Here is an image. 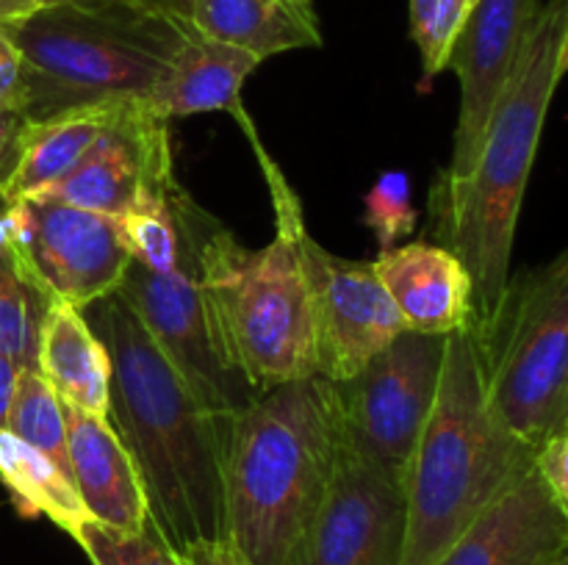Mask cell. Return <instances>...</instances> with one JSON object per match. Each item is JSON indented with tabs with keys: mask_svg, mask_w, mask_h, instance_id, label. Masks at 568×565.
<instances>
[{
	"mask_svg": "<svg viewBox=\"0 0 568 565\" xmlns=\"http://www.w3.org/2000/svg\"><path fill=\"white\" fill-rule=\"evenodd\" d=\"M560 70H564V75L568 72V33H566V44H564V59H560Z\"/></svg>",
	"mask_w": 568,
	"mask_h": 565,
	"instance_id": "obj_37",
	"label": "cell"
},
{
	"mask_svg": "<svg viewBox=\"0 0 568 565\" xmlns=\"http://www.w3.org/2000/svg\"><path fill=\"white\" fill-rule=\"evenodd\" d=\"M17 374H20V366L11 363L9 358H3V355H0V427H6V419H9L11 399H14Z\"/></svg>",
	"mask_w": 568,
	"mask_h": 565,
	"instance_id": "obj_34",
	"label": "cell"
},
{
	"mask_svg": "<svg viewBox=\"0 0 568 565\" xmlns=\"http://www.w3.org/2000/svg\"><path fill=\"white\" fill-rule=\"evenodd\" d=\"M114 225L136 264L153 271H170L181 258L183 230L170 199L136 205L116 216Z\"/></svg>",
	"mask_w": 568,
	"mask_h": 565,
	"instance_id": "obj_25",
	"label": "cell"
},
{
	"mask_svg": "<svg viewBox=\"0 0 568 565\" xmlns=\"http://www.w3.org/2000/svg\"><path fill=\"white\" fill-rule=\"evenodd\" d=\"M26 127L28 116L22 114V111L0 109V197H3L11 175H14L17 161H20Z\"/></svg>",
	"mask_w": 568,
	"mask_h": 565,
	"instance_id": "obj_31",
	"label": "cell"
},
{
	"mask_svg": "<svg viewBox=\"0 0 568 565\" xmlns=\"http://www.w3.org/2000/svg\"><path fill=\"white\" fill-rule=\"evenodd\" d=\"M72 541L83 548L92 565H181L175 548L153 524L142 532H120L87 521Z\"/></svg>",
	"mask_w": 568,
	"mask_h": 565,
	"instance_id": "obj_26",
	"label": "cell"
},
{
	"mask_svg": "<svg viewBox=\"0 0 568 565\" xmlns=\"http://www.w3.org/2000/svg\"><path fill=\"white\" fill-rule=\"evenodd\" d=\"M568 0H547L532 17L514 72L483 133L471 175L460 186L436 188L433 222L444 247L453 249L475 282V325L497 314L510 280L516 225L541 142L549 103L564 70Z\"/></svg>",
	"mask_w": 568,
	"mask_h": 565,
	"instance_id": "obj_2",
	"label": "cell"
},
{
	"mask_svg": "<svg viewBox=\"0 0 568 565\" xmlns=\"http://www.w3.org/2000/svg\"><path fill=\"white\" fill-rule=\"evenodd\" d=\"M170 203L181 219V258L170 271H153L131 260L116 294L159 343L164 358L192 386L200 402L216 419L233 421V415L247 408L258 391L227 363L222 352L214 308L203 282V260L194 225L197 203L181 186L172 188Z\"/></svg>",
	"mask_w": 568,
	"mask_h": 565,
	"instance_id": "obj_8",
	"label": "cell"
},
{
	"mask_svg": "<svg viewBox=\"0 0 568 565\" xmlns=\"http://www.w3.org/2000/svg\"><path fill=\"white\" fill-rule=\"evenodd\" d=\"M469 9L471 0H410V39L422 55V83H430L438 72L447 70Z\"/></svg>",
	"mask_w": 568,
	"mask_h": 565,
	"instance_id": "obj_27",
	"label": "cell"
},
{
	"mask_svg": "<svg viewBox=\"0 0 568 565\" xmlns=\"http://www.w3.org/2000/svg\"><path fill=\"white\" fill-rule=\"evenodd\" d=\"M364 225L377 236L381 253L397 247L419 222V210L410 203V177L403 170H388L364 194Z\"/></svg>",
	"mask_w": 568,
	"mask_h": 565,
	"instance_id": "obj_28",
	"label": "cell"
},
{
	"mask_svg": "<svg viewBox=\"0 0 568 565\" xmlns=\"http://www.w3.org/2000/svg\"><path fill=\"white\" fill-rule=\"evenodd\" d=\"M568 552V521L538 471L499 496L438 565H555Z\"/></svg>",
	"mask_w": 568,
	"mask_h": 565,
	"instance_id": "obj_15",
	"label": "cell"
},
{
	"mask_svg": "<svg viewBox=\"0 0 568 565\" xmlns=\"http://www.w3.org/2000/svg\"><path fill=\"white\" fill-rule=\"evenodd\" d=\"M83 316L111 358L109 421L142 474L150 524L172 548L227 537L225 452L231 421L205 408L120 294Z\"/></svg>",
	"mask_w": 568,
	"mask_h": 565,
	"instance_id": "obj_1",
	"label": "cell"
},
{
	"mask_svg": "<svg viewBox=\"0 0 568 565\" xmlns=\"http://www.w3.org/2000/svg\"><path fill=\"white\" fill-rule=\"evenodd\" d=\"M300 253L314 314L316 377L344 382L383 352L405 330V321L372 260L327 253L308 227L300 236Z\"/></svg>",
	"mask_w": 568,
	"mask_h": 565,
	"instance_id": "obj_13",
	"label": "cell"
},
{
	"mask_svg": "<svg viewBox=\"0 0 568 565\" xmlns=\"http://www.w3.org/2000/svg\"><path fill=\"white\" fill-rule=\"evenodd\" d=\"M447 338L403 330L358 374L331 382L344 435L399 482L436 402Z\"/></svg>",
	"mask_w": 568,
	"mask_h": 565,
	"instance_id": "obj_9",
	"label": "cell"
},
{
	"mask_svg": "<svg viewBox=\"0 0 568 565\" xmlns=\"http://www.w3.org/2000/svg\"><path fill=\"white\" fill-rule=\"evenodd\" d=\"M536 471L568 521V430L536 449Z\"/></svg>",
	"mask_w": 568,
	"mask_h": 565,
	"instance_id": "obj_29",
	"label": "cell"
},
{
	"mask_svg": "<svg viewBox=\"0 0 568 565\" xmlns=\"http://www.w3.org/2000/svg\"><path fill=\"white\" fill-rule=\"evenodd\" d=\"M272 205L275 238L247 249L197 205L200 260L216 332L227 363L258 393L283 382L316 377V338L311 291L300 236L303 208L283 172L261 153Z\"/></svg>",
	"mask_w": 568,
	"mask_h": 565,
	"instance_id": "obj_5",
	"label": "cell"
},
{
	"mask_svg": "<svg viewBox=\"0 0 568 565\" xmlns=\"http://www.w3.org/2000/svg\"><path fill=\"white\" fill-rule=\"evenodd\" d=\"M192 25L203 37L250 50L261 61L288 50L322 48L316 14L286 0H194Z\"/></svg>",
	"mask_w": 568,
	"mask_h": 565,
	"instance_id": "obj_20",
	"label": "cell"
},
{
	"mask_svg": "<svg viewBox=\"0 0 568 565\" xmlns=\"http://www.w3.org/2000/svg\"><path fill=\"white\" fill-rule=\"evenodd\" d=\"M338 441L331 382H283L231 421L225 526L250 565H292L325 496Z\"/></svg>",
	"mask_w": 568,
	"mask_h": 565,
	"instance_id": "obj_4",
	"label": "cell"
},
{
	"mask_svg": "<svg viewBox=\"0 0 568 565\" xmlns=\"http://www.w3.org/2000/svg\"><path fill=\"white\" fill-rule=\"evenodd\" d=\"M59 3H67V0H0V28L14 25V22L26 20V17Z\"/></svg>",
	"mask_w": 568,
	"mask_h": 565,
	"instance_id": "obj_33",
	"label": "cell"
},
{
	"mask_svg": "<svg viewBox=\"0 0 568 565\" xmlns=\"http://www.w3.org/2000/svg\"><path fill=\"white\" fill-rule=\"evenodd\" d=\"M144 3L155 6V9H161V11H164V14L175 17V20H181V22H186V25H192L194 0H144Z\"/></svg>",
	"mask_w": 568,
	"mask_h": 565,
	"instance_id": "obj_35",
	"label": "cell"
},
{
	"mask_svg": "<svg viewBox=\"0 0 568 565\" xmlns=\"http://www.w3.org/2000/svg\"><path fill=\"white\" fill-rule=\"evenodd\" d=\"M6 430L14 432L33 449L53 460L72 480L70 449H67V413L64 402L53 391L39 369H20L11 399Z\"/></svg>",
	"mask_w": 568,
	"mask_h": 565,
	"instance_id": "obj_23",
	"label": "cell"
},
{
	"mask_svg": "<svg viewBox=\"0 0 568 565\" xmlns=\"http://www.w3.org/2000/svg\"><path fill=\"white\" fill-rule=\"evenodd\" d=\"M37 369L70 408L109 419L111 358L83 310L50 302L39 332Z\"/></svg>",
	"mask_w": 568,
	"mask_h": 565,
	"instance_id": "obj_19",
	"label": "cell"
},
{
	"mask_svg": "<svg viewBox=\"0 0 568 565\" xmlns=\"http://www.w3.org/2000/svg\"><path fill=\"white\" fill-rule=\"evenodd\" d=\"M0 482L22 518L42 515L70 537L92 521L70 476L6 427H0Z\"/></svg>",
	"mask_w": 568,
	"mask_h": 565,
	"instance_id": "obj_22",
	"label": "cell"
},
{
	"mask_svg": "<svg viewBox=\"0 0 568 565\" xmlns=\"http://www.w3.org/2000/svg\"><path fill=\"white\" fill-rule=\"evenodd\" d=\"M50 299L0 258V355L20 369H37L39 332Z\"/></svg>",
	"mask_w": 568,
	"mask_h": 565,
	"instance_id": "obj_24",
	"label": "cell"
},
{
	"mask_svg": "<svg viewBox=\"0 0 568 565\" xmlns=\"http://www.w3.org/2000/svg\"><path fill=\"white\" fill-rule=\"evenodd\" d=\"M494 415L538 449L568 430V249L510 277L497 314L477 327Z\"/></svg>",
	"mask_w": 568,
	"mask_h": 565,
	"instance_id": "obj_7",
	"label": "cell"
},
{
	"mask_svg": "<svg viewBox=\"0 0 568 565\" xmlns=\"http://www.w3.org/2000/svg\"><path fill=\"white\" fill-rule=\"evenodd\" d=\"M9 260L50 302L83 310L122 286L131 253L111 216L55 199H26V230Z\"/></svg>",
	"mask_w": 568,
	"mask_h": 565,
	"instance_id": "obj_11",
	"label": "cell"
},
{
	"mask_svg": "<svg viewBox=\"0 0 568 565\" xmlns=\"http://www.w3.org/2000/svg\"><path fill=\"white\" fill-rule=\"evenodd\" d=\"M116 105L120 103L81 105V109L61 111L48 120H28L20 161H17V170L0 203L31 199L48 186L59 183L64 175H70L78 161L89 153V147L105 131Z\"/></svg>",
	"mask_w": 568,
	"mask_h": 565,
	"instance_id": "obj_21",
	"label": "cell"
},
{
	"mask_svg": "<svg viewBox=\"0 0 568 565\" xmlns=\"http://www.w3.org/2000/svg\"><path fill=\"white\" fill-rule=\"evenodd\" d=\"M72 485L89 518L120 532H142L150 524L142 474L120 432L103 415L64 404Z\"/></svg>",
	"mask_w": 568,
	"mask_h": 565,
	"instance_id": "obj_17",
	"label": "cell"
},
{
	"mask_svg": "<svg viewBox=\"0 0 568 565\" xmlns=\"http://www.w3.org/2000/svg\"><path fill=\"white\" fill-rule=\"evenodd\" d=\"M258 64L261 59L250 50L192 33L164 81L144 103L166 122L211 111H236L244 81Z\"/></svg>",
	"mask_w": 568,
	"mask_h": 565,
	"instance_id": "obj_18",
	"label": "cell"
},
{
	"mask_svg": "<svg viewBox=\"0 0 568 565\" xmlns=\"http://www.w3.org/2000/svg\"><path fill=\"white\" fill-rule=\"evenodd\" d=\"M3 31L22 55L31 122L150 97L197 33L144 0H67Z\"/></svg>",
	"mask_w": 568,
	"mask_h": 565,
	"instance_id": "obj_6",
	"label": "cell"
},
{
	"mask_svg": "<svg viewBox=\"0 0 568 565\" xmlns=\"http://www.w3.org/2000/svg\"><path fill=\"white\" fill-rule=\"evenodd\" d=\"M397 305L405 330L453 336L475 325V282L464 260L444 244L408 242L372 260Z\"/></svg>",
	"mask_w": 568,
	"mask_h": 565,
	"instance_id": "obj_16",
	"label": "cell"
},
{
	"mask_svg": "<svg viewBox=\"0 0 568 565\" xmlns=\"http://www.w3.org/2000/svg\"><path fill=\"white\" fill-rule=\"evenodd\" d=\"M178 559L181 565H250L231 537L186 543L183 548H178Z\"/></svg>",
	"mask_w": 568,
	"mask_h": 565,
	"instance_id": "obj_32",
	"label": "cell"
},
{
	"mask_svg": "<svg viewBox=\"0 0 568 565\" xmlns=\"http://www.w3.org/2000/svg\"><path fill=\"white\" fill-rule=\"evenodd\" d=\"M538 9V0H471L447 64V70L458 75L460 109L453 161L436 183L442 192L460 186L471 175L494 105L514 72L516 55Z\"/></svg>",
	"mask_w": 568,
	"mask_h": 565,
	"instance_id": "obj_14",
	"label": "cell"
},
{
	"mask_svg": "<svg viewBox=\"0 0 568 565\" xmlns=\"http://www.w3.org/2000/svg\"><path fill=\"white\" fill-rule=\"evenodd\" d=\"M555 565H568V552H566V554H564V557H560V559H558V563H555Z\"/></svg>",
	"mask_w": 568,
	"mask_h": 565,
	"instance_id": "obj_38",
	"label": "cell"
},
{
	"mask_svg": "<svg viewBox=\"0 0 568 565\" xmlns=\"http://www.w3.org/2000/svg\"><path fill=\"white\" fill-rule=\"evenodd\" d=\"M175 186L170 122L144 100H125L75 170L31 199H55L116 219L142 203H164Z\"/></svg>",
	"mask_w": 568,
	"mask_h": 565,
	"instance_id": "obj_12",
	"label": "cell"
},
{
	"mask_svg": "<svg viewBox=\"0 0 568 565\" xmlns=\"http://www.w3.org/2000/svg\"><path fill=\"white\" fill-rule=\"evenodd\" d=\"M536 469V449L494 415L475 325L447 338L442 382L403 471L399 565H438L453 543Z\"/></svg>",
	"mask_w": 568,
	"mask_h": 565,
	"instance_id": "obj_3",
	"label": "cell"
},
{
	"mask_svg": "<svg viewBox=\"0 0 568 565\" xmlns=\"http://www.w3.org/2000/svg\"><path fill=\"white\" fill-rule=\"evenodd\" d=\"M286 3H292L294 9H300V11H308V14H316L314 0H286Z\"/></svg>",
	"mask_w": 568,
	"mask_h": 565,
	"instance_id": "obj_36",
	"label": "cell"
},
{
	"mask_svg": "<svg viewBox=\"0 0 568 565\" xmlns=\"http://www.w3.org/2000/svg\"><path fill=\"white\" fill-rule=\"evenodd\" d=\"M403 543V482L338 424L331 480L292 565H399Z\"/></svg>",
	"mask_w": 568,
	"mask_h": 565,
	"instance_id": "obj_10",
	"label": "cell"
},
{
	"mask_svg": "<svg viewBox=\"0 0 568 565\" xmlns=\"http://www.w3.org/2000/svg\"><path fill=\"white\" fill-rule=\"evenodd\" d=\"M28 86H26V66L17 44L11 42L9 33L0 28V109L22 111L26 114Z\"/></svg>",
	"mask_w": 568,
	"mask_h": 565,
	"instance_id": "obj_30",
	"label": "cell"
}]
</instances>
